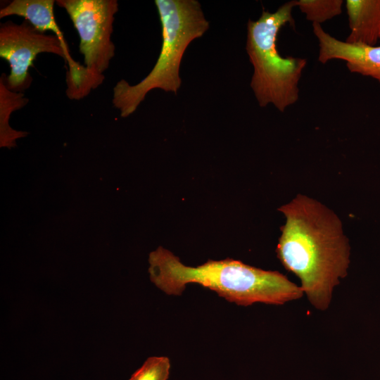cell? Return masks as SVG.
<instances>
[{
  "instance_id": "1",
  "label": "cell",
  "mask_w": 380,
  "mask_h": 380,
  "mask_svg": "<svg viewBox=\"0 0 380 380\" xmlns=\"http://www.w3.org/2000/svg\"><path fill=\"white\" fill-rule=\"evenodd\" d=\"M285 217L277 256L301 281L318 310L327 309L334 288L347 275L350 246L338 217L320 202L298 194L278 209Z\"/></svg>"
},
{
  "instance_id": "2",
  "label": "cell",
  "mask_w": 380,
  "mask_h": 380,
  "mask_svg": "<svg viewBox=\"0 0 380 380\" xmlns=\"http://www.w3.org/2000/svg\"><path fill=\"white\" fill-rule=\"evenodd\" d=\"M148 262L151 281L168 295H181L187 284L195 283L229 302L248 306L255 303L282 305L300 298L304 293L300 286L277 271L264 270L232 258L209 260L191 267L159 246L150 253Z\"/></svg>"
},
{
  "instance_id": "3",
  "label": "cell",
  "mask_w": 380,
  "mask_h": 380,
  "mask_svg": "<svg viewBox=\"0 0 380 380\" xmlns=\"http://www.w3.org/2000/svg\"><path fill=\"white\" fill-rule=\"evenodd\" d=\"M162 27V46L149 74L137 84L118 81L113 89L112 102L122 118L132 115L153 89L177 94L182 80L179 67L190 43L209 28L201 4L196 0H156Z\"/></svg>"
},
{
  "instance_id": "4",
  "label": "cell",
  "mask_w": 380,
  "mask_h": 380,
  "mask_svg": "<svg viewBox=\"0 0 380 380\" xmlns=\"http://www.w3.org/2000/svg\"><path fill=\"white\" fill-rule=\"evenodd\" d=\"M295 6L296 1L286 2L274 13L263 11L247 24L246 50L253 67L251 87L260 106L272 104L281 112L298 100V84L307 64L305 58L281 56L277 46L281 27L294 24Z\"/></svg>"
},
{
  "instance_id": "5",
  "label": "cell",
  "mask_w": 380,
  "mask_h": 380,
  "mask_svg": "<svg viewBox=\"0 0 380 380\" xmlns=\"http://www.w3.org/2000/svg\"><path fill=\"white\" fill-rule=\"evenodd\" d=\"M56 4L65 10L78 32L88 95L103 82V73L115 53L111 35L115 15L118 11V1L57 0Z\"/></svg>"
},
{
  "instance_id": "6",
  "label": "cell",
  "mask_w": 380,
  "mask_h": 380,
  "mask_svg": "<svg viewBox=\"0 0 380 380\" xmlns=\"http://www.w3.org/2000/svg\"><path fill=\"white\" fill-rule=\"evenodd\" d=\"M42 53L56 54L68 63V87H75L83 80L85 75L84 65H80L71 57L55 34L38 31L27 20L20 24L11 21L1 24L0 56L10 65V73L6 80L9 89L23 93L30 87L32 78L29 69L37 56Z\"/></svg>"
},
{
  "instance_id": "7",
  "label": "cell",
  "mask_w": 380,
  "mask_h": 380,
  "mask_svg": "<svg viewBox=\"0 0 380 380\" xmlns=\"http://www.w3.org/2000/svg\"><path fill=\"white\" fill-rule=\"evenodd\" d=\"M318 40V61L343 60L350 72L370 77L380 83V46L351 44L330 35L320 24H312Z\"/></svg>"
},
{
  "instance_id": "8",
  "label": "cell",
  "mask_w": 380,
  "mask_h": 380,
  "mask_svg": "<svg viewBox=\"0 0 380 380\" xmlns=\"http://www.w3.org/2000/svg\"><path fill=\"white\" fill-rule=\"evenodd\" d=\"M350 34L346 42L376 46L380 39V0H347Z\"/></svg>"
},
{
  "instance_id": "9",
  "label": "cell",
  "mask_w": 380,
  "mask_h": 380,
  "mask_svg": "<svg viewBox=\"0 0 380 380\" xmlns=\"http://www.w3.org/2000/svg\"><path fill=\"white\" fill-rule=\"evenodd\" d=\"M53 0H13L0 9V18L18 15L28 20L38 31H51L69 52L63 34L58 25L53 11Z\"/></svg>"
},
{
  "instance_id": "10",
  "label": "cell",
  "mask_w": 380,
  "mask_h": 380,
  "mask_svg": "<svg viewBox=\"0 0 380 380\" xmlns=\"http://www.w3.org/2000/svg\"><path fill=\"white\" fill-rule=\"evenodd\" d=\"M6 75L0 77V146L11 148L16 146V140L28 134L18 131L9 125V118L13 112L25 106L29 99L23 93L9 89L6 85Z\"/></svg>"
},
{
  "instance_id": "11",
  "label": "cell",
  "mask_w": 380,
  "mask_h": 380,
  "mask_svg": "<svg viewBox=\"0 0 380 380\" xmlns=\"http://www.w3.org/2000/svg\"><path fill=\"white\" fill-rule=\"evenodd\" d=\"M343 0H296V6L312 24H320L339 15Z\"/></svg>"
},
{
  "instance_id": "12",
  "label": "cell",
  "mask_w": 380,
  "mask_h": 380,
  "mask_svg": "<svg viewBox=\"0 0 380 380\" xmlns=\"http://www.w3.org/2000/svg\"><path fill=\"white\" fill-rule=\"evenodd\" d=\"M170 369V360L164 356L146 359L129 380H167Z\"/></svg>"
}]
</instances>
